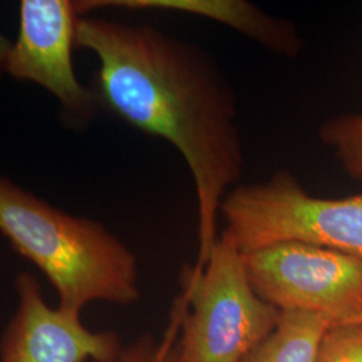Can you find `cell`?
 Wrapping results in <instances>:
<instances>
[{
  "label": "cell",
  "mask_w": 362,
  "mask_h": 362,
  "mask_svg": "<svg viewBox=\"0 0 362 362\" xmlns=\"http://www.w3.org/2000/svg\"><path fill=\"white\" fill-rule=\"evenodd\" d=\"M100 7L188 13L230 27L278 57L297 59L303 52V38L291 21L270 15L246 0H91L82 3L85 13Z\"/></svg>",
  "instance_id": "ba28073f"
},
{
  "label": "cell",
  "mask_w": 362,
  "mask_h": 362,
  "mask_svg": "<svg viewBox=\"0 0 362 362\" xmlns=\"http://www.w3.org/2000/svg\"><path fill=\"white\" fill-rule=\"evenodd\" d=\"M330 326V321L317 314L281 311L272 334L240 362H317Z\"/></svg>",
  "instance_id": "9c48e42d"
},
{
  "label": "cell",
  "mask_w": 362,
  "mask_h": 362,
  "mask_svg": "<svg viewBox=\"0 0 362 362\" xmlns=\"http://www.w3.org/2000/svg\"><path fill=\"white\" fill-rule=\"evenodd\" d=\"M181 287L172 310L180 362H240L279 321L281 311L252 288L243 252L226 230L202 269L184 270Z\"/></svg>",
  "instance_id": "3957f363"
},
{
  "label": "cell",
  "mask_w": 362,
  "mask_h": 362,
  "mask_svg": "<svg viewBox=\"0 0 362 362\" xmlns=\"http://www.w3.org/2000/svg\"><path fill=\"white\" fill-rule=\"evenodd\" d=\"M0 233L55 288L58 306L82 313L93 302L140 299L137 259L95 220L67 214L0 176Z\"/></svg>",
  "instance_id": "7a4b0ae2"
},
{
  "label": "cell",
  "mask_w": 362,
  "mask_h": 362,
  "mask_svg": "<svg viewBox=\"0 0 362 362\" xmlns=\"http://www.w3.org/2000/svg\"><path fill=\"white\" fill-rule=\"evenodd\" d=\"M16 310L0 339V362H113L122 349L113 332H94L81 314L52 308L38 279H15Z\"/></svg>",
  "instance_id": "52a82bcc"
},
{
  "label": "cell",
  "mask_w": 362,
  "mask_h": 362,
  "mask_svg": "<svg viewBox=\"0 0 362 362\" xmlns=\"http://www.w3.org/2000/svg\"><path fill=\"white\" fill-rule=\"evenodd\" d=\"M81 16L78 1L23 0L6 65V74L49 91L65 124L76 128L88 127L100 106L94 90L79 82L73 64Z\"/></svg>",
  "instance_id": "8992f818"
},
{
  "label": "cell",
  "mask_w": 362,
  "mask_h": 362,
  "mask_svg": "<svg viewBox=\"0 0 362 362\" xmlns=\"http://www.w3.org/2000/svg\"><path fill=\"white\" fill-rule=\"evenodd\" d=\"M180 332L179 321L170 317L167 334L161 342L152 336H144L122 348L113 362H180L176 337Z\"/></svg>",
  "instance_id": "8fae6325"
},
{
  "label": "cell",
  "mask_w": 362,
  "mask_h": 362,
  "mask_svg": "<svg viewBox=\"0 0 362 362\" xmlns=\"http://www.w3.org/2000/svg\"><path fill=\"white\" fill-rule=\"evenodd\" d=\"M220 216L243 254L299 242L362 259V194L317 197L287 169L262 182L236 185L224 197Z\"/></svg>",
  "instance_id": "277c9868"
},
{
  "label": "cell",
  "mask_w": 362,
  "mask_h": 362,
  "mask_svg": "<svg viewBox=\"0 0 362 362\" xmlns=\"http://www.w3.org/2000/svg\"><path fill=\"white\" fill-rule=\"evenodd\" d=\"M318 137L350 179L362 181V113H345L325 121Z\"/></svg>",
  "instance_id": "30bf717a"
},
{
  "label": "cell",
  "mask_w": 362,
  "mask_h": 362,
  "mask_svg": "<svg viewBox=\"0 0 362 362\" xmlns=\"http://www.w3.org/2000/svg\"><path fill=\"white\" fill-rule=\"evenodd\" d=\"M248 281L279 311L317 314L332 325L362 317V259L285 242L243 254Z\"/></svg>",
  "instance_id": "5b68a950"
},
{
  "label": "cell",
  "mask_w": 362,
  "mask_h": 362,
  "mask_svg": "<svg viewBox=\"0 0 362 362\" xmlns=\"http://www.w3.org/2000/svg\"><path fill=\"white\" fill-rule=\"evenodd\" d=\"M349 324H361L362 325V317H361V318H358V320H356V321H353V322H349Z\"/></svg>",
  "instance_id": "5bb4252c"
},
{
  "label": "cell",
  "mask_w": 362,
  "mask_h": 362,
  "mask_svg": "<svg viewBox=\"0 0 362 362\" xmlns=\"http://www.w3.org/2000/svg\"><path fill=\"white\" fill-rule=\"evenodd\" d=\"M13 46V40H8L1 33H0V76L6 73V65H7V58Z\"/></svg>",
  "instance_id": "4fadbf2b"
},
{
  "label": "cell",
  "mask_w": 362,
  "mask_h": 362,
  "mask_svg": "<svg viewBox=\"0 0 362 362\" xmlns=\"http://www.w3.org/2000/svg\"><path fill=\"white\" fill-rule=\"evenodd\" d=\"M76 45L100 62L93 89L98 104L130 127L164 139L185 160L197 204L194 266L202 269L219 238L221 203L245 165L230 81L206 50L151 25L83 15Z\"/></svg>",
  "instance_id": "6da1fadb"
},
{
  "label": "cell",
  "mask_w": 362,
  "mask_h": 362,
  "mask_svg": "<svg viewBox=\"0 0 362 362\" xmlns=\"http://www.w3.org/2000/svg\"><path fill=\"white\" fill-rule=\"evenodd\" d=\"M317 362H362V325H333L326 332Z\"/></svg>",
  "instance_id": "7c38bea8"
}]
</instances>
